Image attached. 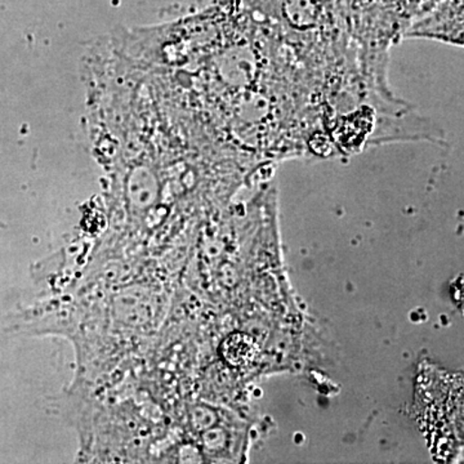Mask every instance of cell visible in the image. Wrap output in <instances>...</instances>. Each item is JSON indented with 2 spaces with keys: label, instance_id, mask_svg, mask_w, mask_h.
Listing matches in <instances>:
<instances>
[{
  "label": "cell",
  "instance_id": "1",
  "mask_svg": "<svg viewBox=\"0 0 464 464\" xmlns=\"http://www.w3.org/2000/svg\"><path fill=\"white\" fill-rule=\"evenodd\" d=\"M219 353L228 365L244 368L255 364L261 348L252 335L246 333H232L222 342Z\"/></svg>",
  "mask_w": 464,
  "mask_h": 464
}]
</instances>
